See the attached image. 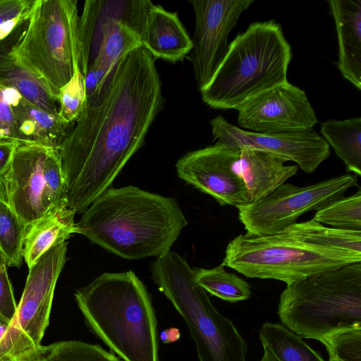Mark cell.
Returning <instances> with one entry per match:
<instances>
[{
	"label": "cell",
	"instance_id": "1",
	"mask_svg": "<svg viewBox=\"0 0 361 361\" xmlns=\"http://www.w3.org/2000/svg\"><path fill=\"white\" fill-rule=\"evenodd\" d=\"M164 104L154 59L142 46L122 57L59 149L68 207L76 214L104 192L143 145Z\"/></svg>",
	"mask_w": 361,
	"mask_h": 361
},
{
	"label": "cell",
	"instance_id": "2",
	"mask_svg": "<svg viewBox=\"0 0 361 361\" xmlns=\"http://www.w3.org/2000/svg\"><path fill=\"white\" fill-rule=\"evenodd\" d=\"M76 224L107 252L140 259L169 252L188 222L175 199L128 185L104 192Z\"/></svg>",
	"mask_w": 361,
	"mask_h": 361
},
{
	"label": "cell",
	"instance_id": "3",
	"mask_svg": "<svg viewBox=\"0 0 361 361\" xmlns=\"http://www.w3.org/2000/svg\"><path fill=\"white\" fill-rule=\"evenodd\" d=\"M74 296L88 328L123 361H159L154 310L133 271L104 272Z\"/></svg>",
	"mask_w": 361,
	"mask_h": 361
},
{
	"label": "cell",
	"instance_id": "4",
	"mask_svg": "<svg viewBox=\"0 0 361 361\" xmlns=\"http://www.w3.org/2000/svg\"><path fill=\"white\" fill-rule=\"evenodd\" d=\"M292 49L274 20L251 23L228 44L222 63L200 90L216 109H235L247 99L288 81Z\"/></svg>",
	"mask_w": 361,
	"mask_h": 361
},
{
	"label": "cell",
	"instance_id": "5",
	"mask_svg": "<svg viewBox=\"0 0 361 361\" xmlns=\"http://www.w3.org/2000/svg\"><path fill=\"white\" fill-rule=\"evenodd\" d=\"M278 314L291 331L318 341L337 330L361 328V262L288 284Z\"/></svg>",
	"mask_w": 361,
	"mask_h": 361
},
{
	"label": "cell",
	"instance_id": "6",
	"mask_svg": "<svg viewBox=\"0 0 361 361\" xmlns=\"http://www.w3.org/2000/svg\"><path fill=\"white\" fill-rule=\"evenodd\" d=\"M151 273L159 290L185 321L200 361H246L247 343L214 307L184 258L170 250L151 264Z\"/></svg>",
	"mask_w": 361,
	"mask_h": 361
},
{
	"label": "cell",
	"instance_id": "7",
	"mask_svg": "<svg viewBox=\"0 0 361 361\" xmlns=\"http://www.w3.org/2000/svg\"><path fill=\"white\" fill-rule=\"evenodd\" d=\"M359 262L361 254L309 244L282 232L236 236L228 243L221 264L246 277L274 279L288 285Z\"/></svg>",
	"mask_w": 361,
	"mask_h": 361
},
{
	"label": "cell",
	"instance_id": "8",
	"mask_svg": "<svg viewBox=\"0 0 361 361\" xmlns=\"http://www.w3.org/2000/svg\"><path fill=\"white\" fill-rule=\"evenodd\" d=\"M76 0H38L14 47L18 60L59 102L60 90L80 66Z\"/></svg>",
	"mask_w": 361,
	"mask_h": 361
},
{
	"label": "cell",
	"instance_id": "9",
	"mask_svg": "<svg viewBox=\"0 0 361 361\" xmlns=\"http://www.w3.org/2000/svg\"><path fill=\"white\" fill-rule=\"evenodd\" d=\"M0 189L26 228L68 205L59 151L19 144L9 168L0 178Z\"/></svg>",
	"mask_w": 361,
	"mask_h": 361
},
{
	"label": "cell",
	"instance_id": "10",
	"mask_svg": "<svg viewBox=\"0 0 361 361\" xmlns=\"http://www.w3.org/2000/svg\"><path fill=\"white\" fill-rule=\"evenodd\" d=\"M357 180V176L347 173L305 187L284 183L262 199L237 207L238 218L247 235L282 233L302 214L318 211L343 197Z\"/></svg>",
	"mask_w": 361,
	"mask_h": 361
},
{
	"label": "cell",
	"instance_id": "11",
	"mask_svg": "<svg viewBox=\"0 0 361 361\" xmlns=\"http://www.w3.org/2000/svg\"><path fill=\"white\" fill-rule=\"evenodd\" d=\"M254 0H192L195 16L190 60L200 91L212 80L228 49V37Z\"/></svg>",
	"mask_w": 361,
	"mask_h": 361
},
{
	"label": "cell",
	"instance_id": "12",
	"mask_svg": "<svg viewBox=\"0 0 361 361\" xmlns=\"http://www.w3.org/2000/svg\"><path fill=\"white\" fill-rule=\"evenodd\" d=\"M235 110L241 129L258 133H302L318 123L306 93L288 81L247 99Z\"/></svg>",
	"mask_w": 361,
	"mask_h": 361
},
{
	"label": "cell",
	"instance_id": "13",
	"mask_svg": "<svg viewBox=\"0 0 361 361\" xmlns=\"http://www.w3.org/2000/svg\"><path fill=\"white\" fill-rule=\"evenodd\" d=\"M239 156L240 150L216 142L183 155L176 164L177 175L221 206L247 204V188L237 164Z\"/></svg>",
	"mask_w": 361,
	"mask_h": 361
},
{
	"label": "cell",
	"instance_id": "14",
	"mask_svg": "<svg viewBox=\"0 0 361 361\" xmlns=\"http://www.w3.org/2000/svg\"><path fill=\"white\" fill-rule=\"evenodd\" d=\"M214 140L233 149L250 148L278 155L296 164L305 173H314L329 158L330 146L314 129L302 133L265 134L243 130L222 116L210 121Z\"/></svg>",
	"mask_w": 361,
	"mask_h": 361
},
{
	"label": "cell",
	"instance_id": "15",
	"mask_svg": "<svg viewBox=\"0 0 361 361\" xmlns=\"http://www.w3.org/2000/svg\"><path fill=\"white\" fill-rule=\"evenodd\" d=\"M67 242L56 244L30 267L25 287L17 305L13 326L35 348L41 341L49 323L57 280L66 261Z\"/></svg>",
	"mask_w": 361,
	"mask_h": 361
},
{
	"label": "cell",
	"instance_id": "16",
	"mask_svg": "<svg viewBox=\"0 0 361 361\" xmlns=\"http://www.w3.org/2000/svg\"><path fill=\"white\" fill-rule=\"evenodd\" d=\"M149 0H87L78 20L80 67L82 75L95 59L103 36L114 22L127 25L139 35Z\"/></svg>",
	"mask_w": 361,
	"mask_h": 361
},
{
	"label": "cell",
	"instance_id": "17",
	"mask_svg": "<svg viewBox=\"0 0 361 361\" xmlns=\"http://www.w3.org/2000/svg\"><path fill=\"white\" fill-rule=\"evenodd\" d=\"M27 21L0 40V85L16 90L20 96L38 108L59 115V104L51 93L14 54V47L21 38Z\"/></svg>",
	"mask_w": 361,
	"mask_h": 361
},
{
	"label": "cell",
	"instance_id": "18",
	"mask_svg": "<svg viewBox=\"0 0 361 361\" xmlns=\"http://www.w3.org/2000/svg\"><path fill=\"white\" fill-rule=\"evenodd\" d=\"M141 44L154 59L176 63L192 50V39L176 12L152 4L140 32Z\"/></svg>",
	"mask_w": 361,
	"mask_h": 361
},
{
	"label": "cell",
	"instance_id": "19",
	"mask_svg": "<svg viewBox=\"0 0 361 361\" xmlns=\"http://www.w3.org/2000/svg\"><path fill=\"white\" fill-rule=\"evenodd\" d=\"M334 20L338 68L343 77L361 90V0L328 1Z\"/></svg>",
	"mask_w": 361,
	"mask_h": 361
},
{
	"label": "cell",
	"instance_id": "20",
	"mask_svg": "<svg viewBox=\"0 0 361 361\" xmlns=\"http://www.w3.org/2000/svg\"><path fill=\"white\" fill-rule=\"evenodd\" d=\"M14 116L13 141L59 149L75 123H65L59 115L48 113L18 97L12 104Z\"/></svg>",
	"mask_w": 361,
	"mask_h": 361
},
{
	"label": "cell",
	"instance_id": "21",
	"mask_svg": "<svg viewBox=\"0 0 361 361\" xmlns=\"http://www.w3.org/2000/svg\"><path fill=\"white\" fill-rule=\"evenodd\" d=\"M274 154L250 148L240 150L239 173L247 188L249 204L255 202L296 174L297 165Z\"/></svg>",
	"mask_w": 361,
	"mask_h": 361
},
{
	"label": "cell",
	"instance_id": "22",
	"mask_svg": "<svg viewBox=\"0 0 361 361\" xmlns=\"http://www.w3.org/2000/svg\"><path fill=\"white\" fill-rule=\"evenodd\" d=\"M75 213L68 205L62 206L26 228L23 243V257L28 268L47 250L65 242L73 234H79L74 221Z\"/></svg>",
	"mask_w": 361,
	"mask_h": 361
},
{
	"label": "cell",
	"instance_id": "23",
	"mask_svg": "<svg viewBox=\"0 0 361 361\" xmlns=\"http://www.w3.org/2000/svg\"><path fill=\"white\" fill-rule=\"evenodd\" d=\"M322 137L345 164L346 170L361 176V118L328 120L321 124Z\"/></svg>",
	"mask_w": 361,
	"mask_h": 361
},
{
	"label": "cell",
	"instance_id": "24",
	"mask_svg": "<svg viewBox=\"0 0 361 361\" xmlns=\"http://www.w3.org/2000/svg\"><path fill=\"white\" fill-rule=\"evenodd\" d=\"M140 46V37L135 31L122 22H114L105 32L97 55L87 68L106 78L122 57Z\"/></svg>",
	"mask_w": 361,
	"mask_h": 361
},
{
	"label": "cell",
	"instance_id": "25",
	"mask_svg": "<svg viewBox=\"0 0 361 361\" xmlns=\"http://www.w3.org/2000/svg\"><path fill=\"white\" fill-rule=\"evenodd\" d=\"M283 232L309 244L361 254V231L327 227L310 219L295 223Z\"/></svg>",
	"mask_w": 361,
	"mask_h": 361
},
{
	"label": "cell",
	"instance_id": "26",
	"mask_svg": "<svg viewBox=\"0 0 361 361\" xmlns=\"http://www.w3.org/2000/svg\"><path fill=\"white\" fill-rule=\"evenodd\" d=\"M259 339L279 361H325L302 338L281 324L264 323Z\"/></svg>",
	"mask_w": 361,
	"mask_h": 361
},
{
	"label": "cell",
	"instance_id": "27",
	"mask_svg": "<svg viewBox=\"0 0 361 361\" xmlns=\"http://www.w3.org/2000/svg\"><path fill=\"white\" fill-rule=\"evenodd\" d=\"M220 264L212 269L194 268L197 283L207 292L223 300L236 302L249 299L250 284Z\"/></svg>",
	"mask_w": 361,
	"mask_h": 361
},
{
	"label": "cell",
	"instance_id": "28",
	"mask_svg": "<svg viewBox=\"0 0 361 361\" xmlns=\"http://www.w3.org/2000/svg\"><path fill=\"white\" fill-rule=\"evenodd\" d=\"M26 227L4 197L0 189V252L6 266H20Z\"/></svg>",
	"mask_w": 361,
	"mask_h": 361
},
{
	"label": "cell",
	"instance_id": "29",
	"mask_svg": "<svg viewBox=\"0 0 361 361\" xmlns=\"http://www.w3.org/2000/svg\"><path fill=\"white\" fill-rule=\"evenodd\" d=\"M314 221L332 228L361 231V189L317 211Z\"/></svg>",
	"mask_w": 361,
	"mask_h": 361
},
{
	"label": "cell",
	"instance_id": "30",
	"mask_svg": "<svg viewBox=\"0 0 361 361\" xmlns=\"http://www.w3.org/2000/svg\"><path fill=\"white\" fill-rule=\"evenodd\" d=\"M44 361H121V360L99 345L70 340L47 345Z\"/></svg>",
	"mask_w": 361,
	"mask_h": 361
},
{
	"label": "cell",
	"instance_id": "31",
	"mask_svg": "<svg viewBox=\"0 0 361 361\" xmlns=\"http://www.w3.org/2000/svg\"><path fill=\"white\" fill-rule=\"evenodd\" d=\"M329 358L341 361H361V328L337 330L319 340Z\"/></svg>",
	"mask_w": 361,
	"mask_h": 361
},
{
	"label": "cell",
	"instance_id": "32",
	"mask_svg": "<svg viewBox=\"0 0 361 361\" xmlns=\"http://www.w3.org/2000/svg\"><path fill=\"white\" fill-rule=\"evenodd\" d=\"M85 101L84 77L80 67H76L70 81L59 92V116L65 123H75Z\"/></svg>",
	"mask_w": 361,
	"mask_h": 361
},
{
	"label": "cell",
	"instance_id": "33",
	"mask_svg": "<svg viewBox=\"0 0 361 361\" xmlns=\"http://www.w3.org/2000/svg\"><path fill=\"white\" fill-rule=\"evenodd\" d=\"M38 0H0V40L27 22Z\"/></svg>",
	"mask_w": 361,
	"mask_h": 361
},
{
	"label": "cell",
	"instance_id": "34",
	"mask_svg": "<svg viewBox=\"0 0 361 361\" xmlns=\"http://www.w3.org/2000/svg\"><path fill=\"white\" fill-rule=\"evenodd\" d=\"M34 348L13 326L11 319L0 314V361H9Z\"/></svg>",
	"mask_w": 361,
	"mask_h": 361
},
{
	"label": "cell",
	"instance_id": "35",
	"mask_svg": "<svg viewBox=\"0 0 361 361\" xmlns=\"http://www.w3.org/2000/svg\"><path fill=\"white\" fill-rule=\"evenodd\" d=\"M20 94L0 85V141H13L14 116L12 104Z\"/></svg>",
	"mask_w": 361,
	"mask_h": 361
},
{
	"label": "cell",
	"instance_id": "36",
	"mask_svg": "<svg viewBox=\"0 0 361 361\" xmlns=\"http://www.w3.org/2000/svg\"><path fill=\"white\" fill-rule=\"evenodd\" d=\"M16 307L12 285L7 273L6 264L3 255L0 253V314L12 319L15 316Z\"/></svg>",
	"mask_w": 361,
	"mask_h": 361
},
{
	"label": "cell",
	"instance_id": "37",
	"mask_svg": "<svg viewBox=\"0 0 361 361\" xmlns=\"http://www.w3.org/2000/svg\"><path fill=\"white\" fill-rule=\"evenodd\" d=\"M18 145L13 141H0V178L9 168Z\"/></svg>",
	"mask_w": 361,
	"mask_h": 361
},
{
	"label": "cell",
	"instance_id": "38",
	"mask_svg": "<svg viewBox=\"0 0 361 361\" xmlns=\"http://www.w3.org/2000/svg\"><path fill=\"white\" fill-rule=\"evenodd\" d=\"M46 346L40 345L9 361H44Z\"/></svg>",
	"mask_w": 361,
	"mask_h": 361
},
{
	"label": "cell",
	"instance_id": "39",
	"mask_svg": "<svg viewBox=\"0 0 361 361\" xmlns=\"http://www.w3.org/2000/svg\"><path fill=\"white\" fill-rule=\"evenodd\" d=\"M180 336L179 330L174 327L162 331L159 335L161 343L164 344L175 342L180 338Z\"/></svg>",
	"mask_w": 361,
	"mask_h": 361
},
{
	"label": "cell",
	"instance_id": "40",
	"mask_svg": "<svg viewBox=\"0 0 361 361\" xmlns=\"http://www.w3.org/2000/svg\"><path fill=\"white\" fill-rule=\"evenodd\" d=\"M264 354L260 361H279L267 348L263 347Z\"/></svg>",
	"mask_w": 361,
	"mask_h": 361
},
{
	"label": "cell",
	"instance_id": "41",
	"mask_svg": "<svg viewBox=\"0 0 361 361\" xmlns=\"http://www.w3.org/2000/svg\"><path fill=\"white\" fill-rule=\"evenodd\" d=\"M329 361H341L340 360L334 359V358H329Z\"/></svg>",
	"mask_w": 361,
	"mask_h": 361
}]
</instances>
